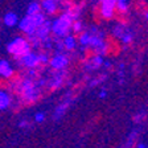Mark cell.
Wrapping results in <instances>:
<instances>
[{
  "label": "cell",
  "mask_w": 148,
  "mask_h": 148,
  "mask_svg": "<svg viewBox=\"0 0 148 148\" xmlns=\"http://www.w3.org/2000/svg\"><path fill=\"white\" fill-rule=\"evenodd\" d=\"M81 15L79 8H71L68 12H62L60 16L53 18L50 23V33L54 36V38L62 40L66 34L70 33L71 24L74 20H78Z\"/></svg>",
  "instance_id": "obj_1"
},
{
  "label": "cell",
  "mask_w": 148,
  "mask_h": 148,
  "mask_svg": "<svg viewBox=\"0 0 148 148\" xmlns=\"http://www.w3.org/2000/svg\"><path fill=\"white\" fill-rule=\"evenodd\" d=\"M16 91L21 97L24 103H34L40 95V89L36 85V82H33L31 78H25V79L20 81L16 86Z\"/></svg>",
  "instance_id": "obj_2"
},
{
  "label": "cell",
  "mask_w": 148,
  "mask_h": 148,
  "mask_svg": "<svg viewBox=\"0 0 148 148\" xmlns=\"http://www.w3.org/2000/svg\"><path fill=\"white\" fill-rule=\"evenodd\" d=\"M7 50L11 56H13L16 60H18L27 53L32 52V46L29 41L27 40V37H16L7 45Z\"/></svg>",
  "instance_id": "obj_3"
},
{
  "label": "cell",
  "mask_w": 148,
  "mask_h": 148,
  "mask_svg": "<svg viewBox=\"0 0 148 148\" xmlns=\"http://www.w3.org/2000/svg\"><path fill=\"white\" fill-rule=\"evenodd\" d=\"M89 48L98 56H106L108 53V42H106L105 34L102 32H98V34H90V41H89Z\"/></svg>",
  "instance_id": "obj_4"
},
{
  "label": "cell",
  "mask_w": 148,
  "mask_h": 148,
  "mask_svg": "<svg viewBox=\"0 0 148 148\" xmlns=\"http://www.w3.org/2000/svg\"><path fill=\"white\" fill-rule=\"evenodd\" d=\"M116 13V0H101L99 4V15L105 20L114 18Z\"/></svg>",
  "instance_id": "obj_5"
},
{
  "label": "cell",
  "mask_w": 148,
  "mask_h": 148,
  "mask_svg": "<svg viewBox=\"0 0 148 148\" xmlns=\"http://www.w3.org/2000/svg\"><path fill=\"white\" fill-rule=\"evenodd\" d=\"M69 64V58L68 56L64 53H56L54 56H52L49 58V65L50 68L56 71H64L66 69Z\"/></svg>",
  "instance_id": "obj_6"
},
{
  "label": "cell",
  "mask_w": 148,
  "mask_h": 148,
  "mask_svg": "<svg viewBox=\"0 0 148 148\" xmlns=\"http://www.w3.org/2000/svg\"><path fill=\"white\" fill-rule=\"evenodd\" d=\"M17 61L21 66H24V68H27V69H36L37 66L40 65V61H38V53H34V52L27 53L25 56L20 57Z\"/></svg>",
  "instance_id": "obj_7"
},
{
  "label": "cell",
  "mask_w": 148,
  "mask_h": 148,
  "mask_svg": "<svg viewBox=\"0 0 148 148\" xmlns=\"http://www.w3.org/2000/svg\"><path fill=\"white\" fill-rule=\"evenodd\" d=\"M50 23H52L50 20H46L45 24L36 28V31L32 33L40 42H44V41H46L48 38H50Z\"/></svg>",
  "instance_id": "obj_8"
},
{
  "label": "cell",
  "mask_w": 148,
  "mask_h": 148,
  "mask_svg": "<svg viewBox=\"0 0 148 148\" xmlns=\"http://www.w3.org/2000/svg\"><path fill=\"white\" fill-rule=\"evenodd\" d=\"M18 29L21 32H24V34H27V36H29V34H32L34 31H36V25H34L33 20H32L31 16H25V17H23L21 20H18Z\"/></svg>",
  "instance_id": "obj_9"
},
{
  "label": "cell",
  "mask_w": 148,
  "mask_h": 148,
  "mask_svg": "<svg viewBox=\"0 0 148 148\" xmlns=\"http://www.w3.org/2000/svg\"><path fill=\"white\" fill-rule=\"evenodd\" d=\"M40 7L45 15H56L58 12V3L56 0H41Z\"/></svg>",
  "instance_id": "obj_10"
},
{
  "label": "cell",
  "mask_w": 148,
  "mask_h": 148,
  "mask_svg": "<svg viewBox=\"0 0 148 148\" xmlns=\"http://www.w3.org/2000/svg\"><path fill=\"white\" fill-rule=\"evenodd\" d=\"M103 62H105V60H103V57H102V56L94 54L91 58L86 62V70H90V71H91V70H97V69L101 68L102 65H103Z\"/></svg>",
  "instance_id": "obj_11"
},
{
  "label": "cell",
  "mask_w": 148,
  "mask_h": 148,
  "mask_svg": "<svg viewBox=\"0 0 148 148\" xmlns=\"http://www.w3.org/2000/svg\"><path fill=\"white\" fill-rule=\"evenodd\" d=\"M0 75L3 78H12L13 77V68L5 60H1V61H0Z\"/></svg>",
  "instance_id": "obj_12"
},
{
  "label": "cell",
  "mask_w": 148,
  "mask_h": 148,
  "mask_svg": "<svg viewBox=\"0 0 148 148\" xmlns=\"http://www.w3.org/2000/svg\"><path fill=\"white\" fill-rule=\"evenodd\" d=\"M62 44H64L65 50L71 52V50H74L75 48H77V38H75L74 34L69 33V34H66V36L62 38Z\"/></svg>",
  "instance_id": "obj_13"
},
{
  "label": "cell",
  "mask_w": 148,
  "mask_h": 148,
  "mask_svg": "<svg viewBox=\"0 0 148 148\" xmlns=\"http://www.w3.org/2000/svg\"><path fill=\"white\" fill-rule=\"evenodd\" d=\"M64 83V71H56V74L52 77V79L49 81V87L52 90L58 89Z\"/></svg>",
  "instance_id": "obj_14"
},
{
  "label": "cell",
  "mask_w": 148,
  "mask_h": 148,
  "mask_svg": "<svg viewBox=\"0 0 148 148\" xmlns=\"http://www.w3.org/2000/svg\"><path fill=\"white\" fill-rule=\"evenodd\" d=\"M3 23L7 25V27H16L18 24V17L16 13L13 12H7L3 17Z\"/></svg>",
  "instance_id": "obj_15"
},
{
  "label": "cell",
  "mask_w": 148,
  "mask_h": 148,
  "mask_svg": "<svg viewBox=\"0 0 148 148\" xmlns=\"http://www.w3.org/2000/svg\"><path fill=\"white\" fill-rule=\"evenodd\" d=\"M11 106V95L5 90H0V110H7Z\"/></svg>",
  "instance_id": "obj_16"
},
{
  "label": "cell",
  "mask_w": 148,
  "mask_h": 148,
  "mask_svg": "<svg viewBox=\"0 0 148 148\" xmlns=\"http://www.w3.org/2000/svg\"><path fill=\"white\" fill-rule=\"evenodd\" d=\"M31 17H32V20H33L36 28L44 25V24H45V21L48 20V18H46V15L42 12V11H40V12H37V13H34V15H32Z\"/></svg>",
  "instance_id": "obj_17"
},
{
  "label": "cell",
  "mask_w": 148,
  "mask_h": 148,
  "mask_svg": "<svg viewBox=\"0 0 148 148\" xmlns=\"http://www.w3.org/2000/svg\"><path fill=\"white\" fill-rule=\"evenodd\" d=\"M69 105H70V101H65L64 103L58 106L54 111V119H60V118L64 116V114L66 112V110L69 108Z\"/></svg>",
  "instance_id": "obj_18"
},
{
  "label": "cell",
  "mask_w": 148,
  "mask_h": 148,
  "mask_svg": "<svg viewBox=\"0 0 148 148\" xmlns=\"http://www.w3.org/2000/svg\"><path fill=\"white\" fill-rule=\"evenodd\" d=\"M89 41H90V33H89V32H82V33H79V37H78V42L81 44L82 49H86V48H89Z\"/></svg>",
  "instance_id": "obj_19"
},
{
  "label": "cell",
  "mask_w": 148,
  "mask_h": 148,
  "mask_svg": "<svg viewBox=\"0 0 148 148\" xmlns=\"http://www.w3.org/2000/svg\"><path fill=\"white\" fill-rule=\"evenodd\" d=\"M41 11V7H40V1H32L29 5H28V8H27V15L28 16H32V15H34V13H37V12H40Z\"/></svg>",
  "instance_id": "obj_20"
},
{
  "label": "cell",
  "mask_w": 148,
  "mask_h": 148,
  "mask_svg": "<svg viewBox=\"0 0 148 148\" xmlns=\"http://www.w3.org/2000/svg\"><path fill=\"white\" fill-rule=\"evenodd\" d=\"M132 38H134L132 32L130 31V29H126V32L122 34V37H120L119 40L122 41V44H123V45H130V42L132 41Z\"/></svg>",
  "instance_id": "obj_21"
},
{
  "label": "cell",
  "mask_w": 148,
  "mask_h": 148,
  "mask_svg": "<svg viewBox=\"0 0 148 148\" xmlns=\"http://www.w3.org/2000/svg\"><path fill=\"white\" fill-rule=\"evenodd\" d=\"M71 31L74 32V33H82L83 32V23H82V20H74L73 21V24H71Z\"/></svg>",
  "instance_id": "obj_22"
},
{
  "label": "cell",
  "mask_w": 148,
  "mask_h": 148,
  "mask_svg": "<svg viewBox=\"0 0 148 148\" xmlns=\"http://www.w3.org/2000/svg\"><path fill=\"white\" fill-rule=\"evenodd\" d=\"M124 32H126V28H124L123 24H116L114 27V29H112V34H114V37H116V38H120Z\"/></svg>",
  "instance_id": "obj_23"
},
{
  "label": "cell",
  "mask_w": 148,
  "mask_h": 148,
  "mask_svg": "<svg viewBox=\"0 0 148 148\" xmlns=\"http://www.w3.org/2000/svg\"><path fill=\"white\" fill-rule=\"evenodd\" d=\"M128 11V3H116V12L126 13Z\"/></svg>",
  "instance_id": "obj_24"
},
{
  "label": "cell",
  "mask_w": 148,
  "mask_h": 148,
  "mask_svg": "<svg viewBox=\"0 0 148 148\" xmlns=\"http://www.w3.org/2000/svg\"><path fill=\"white\" fill-rule=\"evenodd\" d=\"M49 56L46 53H38V61H40V65H44V64H49Z\"/></svg>",
  "instance_id": "obj_25"
},
{
  "label": "cell",
  "mask_w": 148,
  "mask_h": 148,
  "mask_svg": "<svg viewBox=\"0 0 148 148\" xmlns=\"http://www.w3.org/2000/svg\"><path fill=\"white\" fill-rule=\"evenodd\" d=\"M56 41V48H57V53H62L65 50L64 48V44H62V40H60V38H54Z\"/></svg>",
  "instance_id": "obj_26"
},
{
  "label": "cell",
  "mask_w": 148,
  "mask_h": 148,
  "mask_svg": "<svg viewBox=\"0 0 148 148\" xmlns=\"http://www.w3.org/2000/svg\"><path fill=\"white\" fill-rule=\"evenodd\" d=\"M44 120H45V114H44V112H37V114L34 115V122L41 123V122H44Z\"/></svg>",
  "instance_id": "obj_27"
},
{
  "label": "cell",
  "mask_w": 148,
  "mask_h": 148,
  "mask_svg": "<svg viewBox=\"0 0 148 148\" xmlns=\"http://www.w3.org/2000/svg\"><path fill=\"white\" fill-rule=\"evenodd\" d=\"M106 95H107V91H106V90H102V91L99 92V98L101 99H105Z\"/></svg>",
  "instance_id": "obj_28"
},
{
  "label": "cell",
  "mask_w": 148,
  "mask_h": 148,
  "mask_svg": "<svg viewBox=\"0 0 148 148\" xmlns=\"http://www.w3.org/2000/svg\"><path fill=\"white\" fill-rule=\"evenodd\" d=\"M103 65H105V68H111V62L110 61H105Z\"/></svg>",
  "instance_id": "obj_29"
},
{
  "label": "cell",
  "mask_w": 148,
  "mask_h": 148,
  "mask_svg": "<svg viewBox=\"0 0 148 148\" xmlns=\"http://www.w3.org/2000/svg\"><path fill=\"white\" fill-rule=\"evenodd\" d=\"M25 124H27V122H25V120H21V122L18 123V126H20V127H24Z\"/></svg>",
  "instance_id": "obj_30"
},
{
  "label": "cell",
  "mask_w": 148,
  "mask_h": 148,
  "mask_svg": "<svg viewBox=\"0 0 148 148\" xmlns=\"http://www.w3.org/2000/svg\"><path fill=\"white\" fill-rule=\"evenodd\" d=\"M138 148H145V144H143V143H139V144H138Z\"/></svg>",
  "instance_id": "obj_31"
},
{
  "label": "cell",
  "mask_w": 148,
  "mask_h": 148,
  "mask_svg": "<svg viewBox=\"0 0 148 148\" xmlns=\"http://www.w3.org/2000/svg\"><path fill=\"white\" fill-rule=\"evenodd\" d=\"M116 3H128V0H116Z\"/></svg>",
  "instance_id": "obj_32"
},
{
  "label": "cell",
  "mask_w": 148,
  "mask_h": 148,
  "mask_svg": "<svg viewBox=\"0 0 148 148\" xmlns=\"http://www.w3.org/2000/svg\"><path fill=\"white\" fill-rule=\"evenodd\" d=\"M144 17H145V20L148 21V11H145V12H144Z\"/></svg>",
  "instance_id": "obj_33"
},
{
  "label": "cell",
  "mask_w": 148,
  "mask_h": 148,
  "mask_svg": "<svg viewBox=\"0 0 148 148\" xmlns=\"http://www.w3.org/2000/svg\"><path fill=\"white\" fill-rule=\"evenodd\" d=\"M56 1H57V3H61V1H64V0H56Z\"/></svg>",
  "instance_id": "obj_34"
},
{
  "label": "cell",
  "mask_w": 148,
  "mask_h": 148,
  "mask_svg": "<svg viewBox=\"0 0 148 148\" xmlns=\"http://www.w3.org/2000/svg\"><path fill=\"white\" fill-rule=\"evenodd\" d=\"M145 148H148V147H145Z\"/></svg>",
  "instance_id": "obj_35"
}]
</instances>
